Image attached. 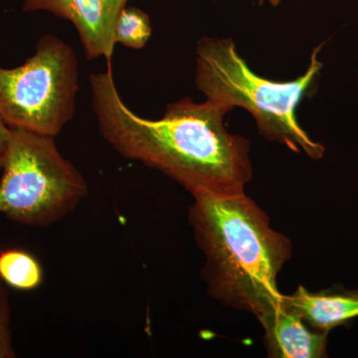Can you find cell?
<instances>
[{"instance_id": "cell-7", "label": "cell", "mask_w": 358, "mask_h": 358, "mask_svg": "<svg viewBox=\"0 0 358 358\" xmlns=\"http://www.w3.org/2000/svg\"><path fill=\"white\" fill-rule=\"evenodd\" d=\"M268 357L322 358L327 357V334L308 326L296 310L282 300L258 317Z\"/></svg>"}, {"instance_id": "cell-6", "label": "cell", "mask_w": 358, "mask_h": 358, "mask_svg": "<svg viewBox=\"0 0 358 358\" xmlns=\"http://www.w3.org/2000/svg\"><path fill=\"white\" fill-rule=\"evenodd\" d=\"M129 0H26L23 10H46L76 28L89 60L105 58L112 65L115 25Z\"/></svg>"}, {"instance_id": "cell-8", "label": "cell", "mask_w": 358, "mask_h": 358, "mask_svg": "<svg viewBox=\"0 0 358 358\" xmlns=\"http://www.w3.org/2000/svg\"><path fill=\"white\" fill-rule=\"evenodd\" d=\"M284 301L308 326L320 333L329 334L334 327L358 317V289L334 287L313 293L299 286L293 294L284 296Z\"/></svg>"}, {"instance_id": "cell-2", "label": "cell", "mask_w": 358, "mask_h": 358, "mask_svg": "<svg viewBox=\"0 0 358 358\" xmlns=\"http://www.w3.org/2000/svg\"><path fill=\"white\" fill-rule=\"evenodd\" d=\"M189 223L205 256L207 291L226 307L257 319L282 300L277 277L292 256L288 237L272 229L265 213L244 192H192Z\"/></svg>"}, {"instance_id": "cell-13", "label": "cell", "mask_w": 358, "mask_h": 358, "mask_svg": "<svg viewBox=\"0 0 358 358\" xmlns=\"http://www.w3.org/2000/svg\"><path fill=\"white\" fill-rule=\"evenodd\" d=\"M264 1H265V0H259L260 4H263ZM268 1H270V3L272 4L273 6H277L278 4L280 3V1H281V0H268Z\"/></svg>"}, {"instance_id": "cell-14", "label": "cell", "mask_w": 358, "mask_h": 358, "mask_svg": "<svg viewBox=\"0 0 358 358\" xmlns=\"http://www.w3.org/2000/svg\"><path fill=\"white\" fill-rule=\"evenodd\" d=\"M2 164H3V155H0V169H2Z\"/></svg>"}, {"instance_id": "cell-5", "label": "cell", "mask_w": 358, "mask_h": 358, "mask_svg": "<svg viewBox=\"0 0 358 358\" xmlns=\"http://www.w3.org/2000/svg\"><path fill=\"white\" fill-rule=\"evenodd\" d=\"M79 89L72 47L55 35H43L24 64L0 67V119L9 129L55 138L74 117Z\"/></svg>"}, {"instance_id": "cell-3", "label": "cell", "mask_w": 358, "mask_h": 358, "mask_svg": "<svg viewBox=\"0 0 358 358\" xmlns=\"http://www.w3.org/2000/svg\"><path fill=\"white\" fill-rule=\"evenodd\" d=\"M324 43L313 52L310 64L294 81L275 82L258 76L240 57L231 39L204 37L197 42L195 84L207 100L244 108L253 115L264 138L278 141L289 150L322 159L324 148L313 141L299 124L296 110L310 95L322 68L317 59Z\"/></svg>"}, {"instance_id": "cell-12", "label": "cell", "mask_w": 358, "mask_h": 358, "mask_svg": "<svg viewBox=\"0 0 358 358\" xmlns=\"http://www.w3.org/2000/svg\"><path fill=\"white\" fill-rule=\"evenodd\" d=\"M9 136H10V129L0 119V155H3L6 152Z\"/></svg>"}, {"instance_id": "cell-11", "label": "cell", "mask_w": 358, "mask_h": 358, "mask_svg": "<svg viewBox=\"0 0 358 358\" xmlns=\"http://www.w3.org/2000/svg\"><path fill=\"white\" fill-rule=\"evenodd\" d=\"M11 315L8 294L0 279V358L15 357L11 336Z\"/></svg>"}, {"instance_id": "cell-1", "label": "cell", "mask_w": 358, "mask_h": 358, "mask_svg": "<svg viewBox=\"0 0 358 358\" xmlns=\"http://www.w3.org/2000/svg\"><path fill=\"white\" fill-rule=\"evenodd\" d=\"M90 86L99 131L124 159L157 169L190 193L244 192L252 178L250 145L226 129L224 117L231 108L183 98L167 105L162 119L148 120L122 100L112 65L92 74Z\"/></svg>"}, {"instance_id": "cell-4", "label": "cell", "mask_w": 358, "mask_h": 358, "mask_svg": "<svg viewBox=\"0 0 358 358\" xmlns=\"http://www.w3.org/2000/svg\"><path fill=\"white\" fill-rule=\"evenodd\" d=\"M1 169L0 213L23 225L50 226L88 195L84 176L54 136L10 129Z\"/></svg>"}, {"instance_id": "cell-9", "label": "cell", "mask_w": 358, "mask_h": 358, "mask_svg": "<svg viewBox=\"0 0 358 358\" xmlns=\"http://www.w3.org/2000/svg\"><path fill=\"white\" fill-rule=\"evenodd\" d=\"M0 279L18 291H32L41 285L43 272L31 254L24 250L7 249L0 252Z\"/></svg>"}, {"instance_id": "cell-10", "label": "cell", "mask_w": 358, "mask_h": 358, "mask_svg": "<svg viewBox=\"0 0 358 358\" xmlns=\"http://www.w3.org/2000/svg\"><path fill=\"white\" fill-rule=\"evenodd\" d=\"M150 16L138 7H124L115 25V43L140 50L152 36Z\"/></svg>"}]
</instances>
